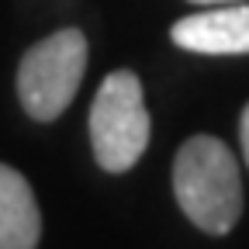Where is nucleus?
I'll list each match as a JSON object with an SVG mask.
<instances>
[{"mask_svg": "<svg viewBox=\"0 0 249 249\" xmlns=\"http://www.w3.org/2000/svg\"><path fill=\"white\" fill-rule=\"evenodd\" d=\"M239 139H242V152H246V163H249V104L242 111V124H239Z\"/></svg>", "mask_w": 249, "mask_h": 249, "instance_id": "423d86ee", "label": "nucleus"}, {"mask_svg": "<svg viewBox=\"0 0 249 249\" xmlns=\"http://www.w3.org/2000/svg\"><path fill=\"white\" fill-rule=\"evenodd\" d=\"M173 45L201 55L249 52V4H214L204 14H187L170 28Z\"/></svg>", "mask_w": 249, "mask_h": 249, "instance_id": "20e7f679", "label": "nucleus"}, {"mask_svg": "<svg viewBox=\"0 0 249 249\" xmlns=\"http://www.w3.org/2000/svg\"><path fill=\"white\" fill-rule=\"evenodd\" d=\"M42 239V211L31 183L0 163V249H35Z\"/></svg>", "mask_w": 249, "mask_h": 249, "instance_id": "39448f33", "label": "nucleus"}, {"mask_svg": "<svg viewBox=\"0 0 249 249\" xmlns=\"http://www.w3.org/2000/svg\"><path fill=\"white\" fill-rule=\"evenodd\" d=\"M191 4H201V7H214V4H249V0H191Z\"/></svg>", "mask_w": 249, "mask_h": 249, "instance_id": "0eeeda50", "label": "nucleus"}, {"mask_svg": "<svg viewBox=\"0 0 249 249\" xmlns=\"http://www.w3.org/2000/svg\"><path fill=\"white\" fill-rule=\"evenodd\" d=\"M149 132L142 80L132 70H114L90 104V145L97 166L107 173L132 170L149 145Z\"/></svg>", "mask_w": 249, "mask_h": 249, "instance_id": "f03ea898", "label": "nucleus"}, {"mask_svg": "<svg viewBox=\"0 0 249 249\" xmlns=\"http://www.w3.org/2000/svg\"><path fill=\"white\" fill-rule=\"evenodd\" d=\"M87 73V38L80 28L52 31L35 42L18 66V97L28 118L55 121L76 97Z\"/></svg>", "mask_w": 249, "mask_h": 249, "instance_id": "7ed1b4c3", "label": "nucleus"}, {"mask_svg": "<svg viewBox=\"0 0 249 249\" xmlns=\"http://www.w3.org/2000/svg\"><path fill=\"white\" fill-rule=\"evenodd\" d=\"M180 211L208 235H229L242 214V177L232 149L214 135L187 139L173 160Z\"/></svg>", "mask_w": 249, "mask_h": 249, "instance_id": "f257e3e1", "label": "nucleus"}]
</instances>
